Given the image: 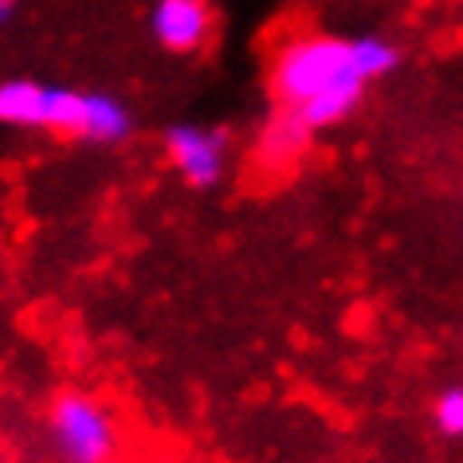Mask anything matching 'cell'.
I'll list each match as a JSON object with an SVG mask.
<instances>
[{
    "mask_svg": "<svg viewBox=\"0 0 463 463\" xmlns=\"http://www.w3.org/2000/svg\"><path fill=\"white\" fill-rule=\"evenodd\" d=\"M397 63L401 48L385 36H295L275 52L271 95L318 134L350 118L365 87L397 71Z\"/></svg>",
    "mask_w": 463,
    "mask_h": 463,
    "instance_id": "1",
    "label": "cell"
},
{
    "mask_svg": "<svg viewBox=\"0 0 463 463\" xmlns=\"http://www.w3.org/2000/svg\"><path fill=\"white\" fill-rule=\"evenodd\" d=\"M48 424L63 463H110L118 451V424L107 404L90 392H60Z\"/></svg>",
    "mask_w": 463,
    "mask_h": 463,
    "instance_id": "2",
    "label": "cell"
},
{
    "mask_svg": "<svg viewBox=\"0 0 463 463\" xmlns=\"http://www.w3.org/2000/svg\"><path fill=\"white\" fill-rule=\"evenodd\" d=\"M165 154L193 189H213L228 169V134L216 126L177 122L165 130Z\"/></svg>",
    "mask_w": 463,
    "mask_h": 463,
    "instance_id": "3",
    "label": "cell"
},
{
    "mask_svg": "<svg viewBox=\"0 0 463 463\" xmlns=\"http://www.w3.org/2000/svg\"><path fill=\"white\" fill-rule=\"evenodd\" d=\"M149 36L165 52H201L213 36V5L208 0H157L149 8Z\"/></svg>",
    "mask_w": 463,
    "mask_h": 463,
    "instance_id": "4",
    "label": "cell"
},
{
    "mask_svg": "<svg viewBox=\"0 0 463 463\" xmlns=\"http://www.w3.org/2000/svg\"><path fill=\"white\" fill-rule=\"evenodd\" d=\"M134 114L122 99L107 95V90H83V122H79V137L95 146H114L130 137Z\"/></svg>",
    "mask_w": 463,
    "mask_h": 463,
    "instance_id": "5",
    "label": "cell"
},
{
    "mask_svg": "<svg viewBox=\"0 0 463 463\" xmlns=\"http://www.w3.org/2000/svg\"><path fill=\"white\" fill-rule=\"evenodd\" d=\"M310 137H315V134L298 122V114L283 107L268 126H263V134H260V161H263V165H271V169H279V165H287V161H295V157L307 154Z\"/></svg>",
    "mask_w": 463,
    "mask_h": 463,
    "instance_id": "6",
    "label": "cell"
},
{
    "mask_svg": "<svg viewBox=\"0 0 463 463\" xmlns=\"http://www.w3.org/2000/svg\"><path fill=\"white\" fill-rule=\"evenodd\" d=\"M43 83L36 79H5L0 83V122L16 130H40Z\"/></svg>",
    "mask_w": 463,
    "mask_h": 463,
    "instance_id": "7",
    "label": "cell"
},
{
    "mask_svg": "<svg viewBox=\"0 0 463 463\" xmlns=\"http://www.w3.org/2000/svg\"><path fill=\"white\" fill-rule=\"evenodd\" d=\"M79 122H83V90L43 83L40 130H48V134H63V137H79Z\"/></svg>",
    "mask_w": 463,
    "mask_h": 463,
    "instance_id": "8",
    "label": "cell"
},
{
    "mask_svg": "<svg viewBox=\"0 0 463 463\" xmlns=\"http://www.w3.org/2000/svg\"><path fill=\"white\" fill-rule=\"evenodd\" d=\"M432 420L439 424V432L444 436H463V389L451 385L436 397L432 404Z\"/></svg>",
    "mask_w": 463,
    "mask_h": 463,
    "instance_id": "9",
    "label": "cell"
},
{
    "mask_svg": "<svg viewBox=\"0 0 463 463\" xmlns=\"http://www.w3.org/2000/svg\"><path fill=\"white\" fill-rule=\"evenodd\" d=\"M20 13V0H0V28H8Z\"/></svg>",
    "mask_w": 463,
    "mask_h": 463,
    "instance_id": "10",
    "label": "cell"
}]
</instances>
